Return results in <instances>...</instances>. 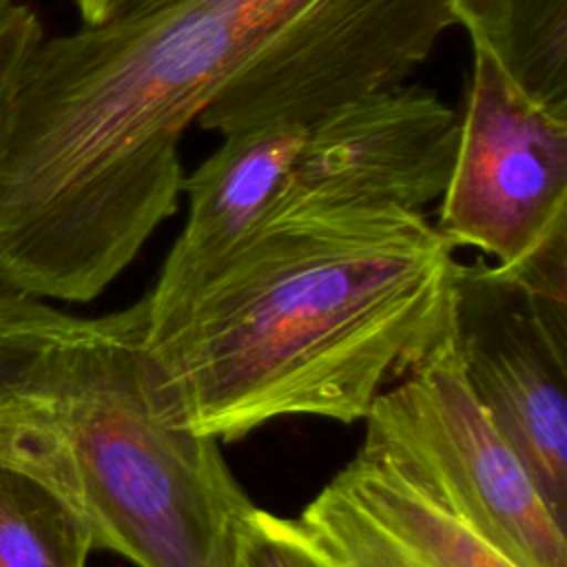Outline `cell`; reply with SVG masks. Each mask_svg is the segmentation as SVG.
Here are the masks:
<instances>
[{
    "mask_svg": "<svg viewBox=\"0 0 567 567\" xmlns=\"http://www.w3.org/2000/svg\"><path fill=\"white\" fill-rule=\"evenodd\" d=\"M514 0H450L454 24H463L472 40L498 51Z\"/></svg>",
    "mask_w": 567,
    "mask_h": 567,
    "instance_id": "5bb4252c",
    "label": "cell"
},
{
    "mask_svg": "<svg viewBox=\"0 0 567 567\" xmlns=\"http://www.w3.org/2000/svg\"><path fill=\"white\" fill-rule=\"evenodd\" d=\"M230 567H326L299 518L252 505L235 527Z\"/></svg>",
    "mask_w": 567,
    "mask_h": 567,
    "instance_id": "7c38bea8",
    "label": "cell"
},
{
    "mask_svg": "<svg viewBox=\"0 0 567 567\" xmlns=\"http://www.w3.org/2000/svg\"><path fill=\"white\" fill-rule=\"evenodd\" d=\"M494 53L532 97L567 106V0H514Z\"/></svg>",
    "mask_w": 567,
    "mask_h": 567,
    "instance_id": "8fae6325",
    "label": "cell"
},
{
    "mask_svg": "<svg viewBox=\"0 0 567 567\" xmlns=\"http://www.w3.org/2000/svg\"><path fill=\"white\" fill-rule=\"evenodd\" d=\"M456 266L419 210L272 215L202 286L148 315L157 399L219 443L284 416L363 421L452 330Z\"/></svg>",
    "mask_w": 567,
    "mask_h": 567,
    "instance_id": "7a4b0ae2",
    "label": "cell"
},
{
    "mask_svg": "<svg viewBox=\"0 0 567 567\" xmlns=\"http://www.w3.org/2000/svg\"><path fill=\"white\" fill-rule=\"evenodd\" d=\"M84 24H102L131 11L148 7L157 0H73Z\"/></svg>",
    "mask_w": 567,
    "mask_h": 567,
    "instance_id": "9a60e30c",
    "label": "cell"
},
{
    "mask_svg": "<svg viewBox=\"0 0 567 567\" xmlns=\"http://www.w3.org/2000/svg\"><path fill=\"white\" fill-rule=\"evenodd\" d=\"M11 7H13V0H0V20L11 11Z\"/></svg>",
    "mask_w": 567,
    "mask_h": 567,
    "instance_id": "2e32d148",
    "label": "cell"
},
{
    "mask_svg": "<svg viewBox=\"0 0 567 567\" xmlns=\"http://www.w3.org/2000/svg\"><path fill=\"white\" fill-rule=\"evenodd\" d=\"M299 523L326 567H520L365 447L306 505Z\"/></svg>",
    "mask_w": 567,
    "mask_h": 567,
    "instance_id": "ba28073f",
    "label": "cell"
},
{
    "mask_svg": "<svg viewBox=\"0 0 567 567\" xmlns=\"http://www.w3.org/2000/svg\"><path fill=\"white\" fill-rule=\"evenodd\" d=\"M146 295L78 317L0 292V465L64 501L95 549L135 567H230L255 505L219 441L162 408Z\"/></svg>",
    "mask_w": 567,
    "mask_h": 567,
    "instance_id": "3957f363",
    "label": "cell"
},
{
    "mask_svg": "<svg viewBox=\"0 0 567 567\" xmlns=\"http://www.w3.org/2000/svg\"><path fill=\"white\" fill-rule=\"evenodd\" d=\"M361 447L383 456L520 567H567L565 523L461 370L452 330L381 392Z\"/></svg>",
    "mask_w": 567,
    "mask_h": 567,
    "instance_id": "277c9868",
    "label": "cell"
},
{
    "mask_svg": "<svg viewBox=\"0 0 567 567\" xmlns=\"http://www.w3.org/2000/svg\"><path fill=\"white\" fill-rule=\"evenodd\" d=\"M308 128L259 126L224 135V144L184 177L188 215L146 292L155 315L202 286L272 213Z\"/></svg>",
    "mask_w": 567,
    "mask_h": 567,
    "instance_id": "9c48e42d",
    "label": "cell"
},
{
    "mask_svg": "<svg viewBox=\"0 0 567 567\" xmlns=\"http://www.w3.org/2000/svg\"><path fill=\"white\" fill-rule=\"evenodd\" d=\"M337 0H157L42 38L0 117V288L95 299L177 208L188 124Z\"/></svg>",
    "mask_w": 567,
    "mask_h": 567,
    "instance_id": "6da1fadb",
    "label": "cell"
},
{
    "mask_svg": "<svg viewBox=\"0 0 567 567\" xmlns=\"http://www.w3.org/2000/svg\"><path fill=\"white\" fill-rule=\"evenodd\" d=\"M93 536L44 485L0 465V567H86Z\"/></svg>",
    "mask_w": 567,
    "mask_h": 567,
    "instance_id": "30bf717a",
    "label": "cell"
},
{
    "mask_svg": "<svg viewBox=\"0 0 567 567\" xmlns=\"http://www.w3.org/2000/svg\"><path fill=\"white\" fill-rule=\"evenodd\" d=\"M474 66L439 233L512 266L567 224V106L532 97L472 40Z\"/></svg>",
    "mask_w": 567,
    "mask_h": 567,
    "instance_id": "8992f818",
    "label": "cell"
},
{
    "mask_svg": "<svg viewBox=\"0 0 567 567\" xmlns=\"http://www.w3.org/2000/svg\"><path fill=\"white\" fill-rule=\"evenodd\" d=\"M452 339L467 385L567 523V224L512 266L458 264Z\"/></svg>",
    "mask_w": 567,
    "mask_h": 567,
    "instance_id": "5b68a950",
    "label": "cell"
},
{
    "mask_svg": "<svg viewBox=\"0 0 567 567\" xmlns=\"http://www.w3.org/2000/svg\"><path fill=\"white\" fill-rule=\"evenodd\" d=\"M42 38L40 20L29 7L13 4L0 20V117L22 62Z\"/></svg>",
    "mask_w": 567,
    "mask_h": 567,
    "instance_id": "4fadbf2b",
    "label": "cell"
},
{
    "mask_svg": "<svg viewBox=\"0 0 567 567\" xmlns=\"http://www.w3.org/2000/svg\"><path fill=\"white\" fill-rule=\"evenodd\" d=\"M456 144L458 117L436 93L399 84L363 93L308 128L268 217L319 206L423 213L450 182Z\"/></svg>",
    "mask_w": 567,
    "mask_h": 567,
    "instance_id": "52a82bcc",
    "label": "cell"
}]
</instances>
